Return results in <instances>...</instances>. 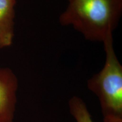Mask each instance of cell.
<instances>
[{
  "label": "cell",
  "instance_id": "cell-4",
  "mask_svg": "<svg viewBox=\"0 0 122 122\" xmlns=\"http://www.w3.org/2000/svg\"><path fill=\"white\" fill-rule=\"evenodd\" d=\"M16 2V0H0V49L13 44Z\"/></svg>",
  "mask_w": 122,
  "mask_h": 122
},
{
  "label": "cell",
  "instance_id": "cell-3",
  "mask_svg": "<svg viewBox=\"0 0 122 122\" xmlns=\"http://www.w3.org/2000/svg\"><path fill=\"white\" fill-rule=\"evenodd\" d=\"M18 80L10 68L0 66V122H13Z\"/></svg>",
  "mask_w": 122,
  "mask_h": 122
},
{
  "label": "cell",
  "instance_id": "cell-2",
  "mask_svg": "<svg viewBox=\"0 0 122 122\" xmlns=\"http://www.w3.org/2000/svg\"><path fill=\"white\" fill-rule=\"evenodd\" d=\"M103 42L105 65L88 80L87 86L98 97L103 122H122V66L114 50L112 33Z\"/></svg>",
  "mask_w": 122,
  "mask_h": 122
},
{
  "label": "cell",
  "instance_id": "cell-1",
  "mask_svg": "<svg viewBox=\"0 0 122 122\" xmlns=\"http://www.w3.org/2000/svg\"><path fill=\"white\" fill-rule=\"evenodd\" d=\"M59 16L62 25H71L87 40L103 41L118 26L122 0H68Z\"/></svg>",
  "mask_w": 122,
  "mask_h": 122
},
{
  "label": "cell",
  "instance_id": "cell-5",
  "mask_svg": "<svg viewBox=\"0 0 122 122\" xmlns=\"http://www.w3.org/2000/svg\"><path fill=\"white\" fill-rule=\"evenodd\" d=\"M70 113L76 122H94L85 102L80 97L74 96L68 101Z\"/></svg>",
  "mask_w": 122,
  "mask_h": 122
}]
</instances>
